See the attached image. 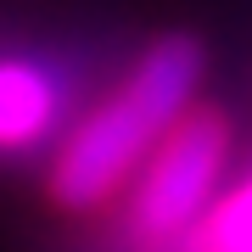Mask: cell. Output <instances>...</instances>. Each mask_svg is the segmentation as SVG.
Masks as SVG:
<instances>
[{
	"label": "cell",
	"instance_id": "obj_4",
	"mask_svg": "<svg viewBox=\"0 0 252 252\" xmlns=\"http://www.w3.org/2000/svg\"><path fill=\"white\" fill-rule=\"evenodd\" d=\"M180 252H252V168L219 190V202L180 241Z\"/></svg>",
	"mask_w": 252,
	"mask_h": 252
},
{
	"label": "cell",
	"instance_id": "obj_2",
	"mask_svg": "<svg viewBox=\"0 0 252 252\" xmlns=\"http://www.w3.org/2000/svg\"><path fill=\"white\" fill-rule=\"evenodd\" d=\"M224 168H230V112L196 101L168 129V140L146 157L135 185L124 190L129 235L152 247H180L202 224V213L219 202Z\"/></svg>",
	"mask_w": 252,
	"mask_h": 252
},
{
	"label": "cell",
	"instance_id": "obj_3",
	"mask_svg": "<svg viewBox=\"0 0 252 252\" xmlns=\"http://www.w3.org/2000/svg\"><path fill=\"white\" fill-rule=\"evenodd\" d=\"M67 112V84L34 56H0V157L39 152Z\"/></svg>",
	"mask_w": 252,
	"mask_h": 252
},
{
	"label": "cell",
	"instance_id": "obj_1",
	"mask_svg": "<svg viewBox=\"0 0 252 252\" xmlns=\"http://www.w3.org/2000/svg\"><path fill=\"white\" fill-rule=\"evenodd\" d=\"M207 73V51L196 34L152 39L135 67L62 135L45 174V196L62 213H95L124 196L146 168V157L168 140V129L196 107V84Z\"/></svg>",
	"mask_w": 252,
	"mask_h": 252
}]
</instances>
